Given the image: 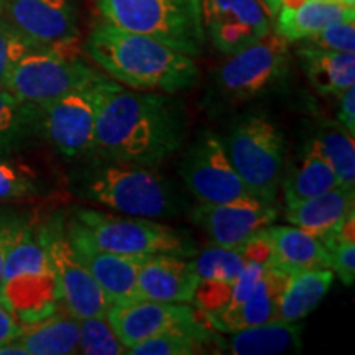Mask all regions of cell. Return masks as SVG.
<instances>
[{
  "label": "cell",
  "instance_id": "cell-1",
  "mask_svg": "<svg viewBox=\"0 0 355 355\" xmlns=\"http://www.w3.org/2000/svg\"><path fill=\"white\" fill-rule=\"evenodd\" d=\"M173 94L128 91L114 83L102 96L92 153L109 162L155 166L181 150L186 140L183 105Z\"/></svg>",
  "mask_w": 355,
  "mask_h": 355
},
{
  "label": "cell",
  "instance_id": "cell-2",
  "mask_svg": "<svg viewBox=\"0 0 355 355\" xmlns=\"http://www.w3.org/2000/svg\"><path fill=\"white\" fill-rule=\"evenodd\" d=\"M86 53L115 83L135 91L178 94L193 89L201 78L194 58L105 20L92 26Z\"/></svg>",
  "mask_w": 355,
  "mask_h": 355
},
{
  "label": "cell",
  "instance_id": "cell-3",
  "mask_svg": "<svg viewBox=\"0 0 355 355\" xmlns=\"http://www.w3.org/2000/svg\"><path fill=\"white\" fill-rule=\"evenodd\" d=\"M81 194L115 212L146 219H171L186 209V199L152 166L101 159L81 176Z\"/></svg>",
  "mask_w": 355,
  "mask_h": 355
},
{
  "label": "cell",
  "instance_id": "cell-4",
  "mask_svg": "<svg viewBox=\"0 0 355 355\" xmlns=\"http://www.w3.org/2000/svg\"><path fill=\"white\" fill-rule=\"evenodd\" d=\"M102 20L146 35L191 58L206 44L201 0H96Z\"/></svg>",
  "mask_w": 355,
  "mask_h": 355
},
{
  "label": "cell",
  "instance_id": "cell-5",
  "mask_svg": "<svg viewBox=\"0 0 355 355\" xmlns=\"http://www.w3.org/2000/svg\"><path fill=\"white\" fill-rule=\"evenodd\" d=\"M224 148L250 196L275 202L285 168V139L279 128L260 115L243 119L229 132Z\"/></svg>",
  "mask_w": 355,
  "mask_h": 355
},
{
  "label": "cell",
  "instance_id": "cell-6",
  "mask_svg": "<svg viewBox=\"0 0 355 355\" xmlns=\"http://www.w3.org/2000/svg\"><path fill=\"white\" fill-rule=\"evenodd\" d=\"M74 219L104 250L125 257H194L196 248L180 230L146 217H122L96 209H78Z\"/></svg>",
  "mask_w": 355,
  "mask_h": 355
},
{
  "label": "cell",
  "instance_id": "cell-7",
  "mask_svg": "<svg viewBox=\"0 0 355 355\" xmlns=\"http://www.w3.org/2000/svg\"><path fill=\"white\" fill-rule=\"evenodd\" d=\"M105 76L78 56L76 48H35L13 68L6 89L17 99L42 105Z\"/></svg>",
  "mask_w": 355,
  "mask_h": 355
},
{
  "label": "cell",
  "instance_id": "cell-8",
  "mask_svg": "<svg viewBox=\"0 0 355 355\" xmlns=\"http://www.w3.org/2000/svg\"><path fill=\"white\" fill-rule=\"evenodd\" d=\"M115 81L107 74L68 94L38 105V133L63 157L92 153L96 119L102 96Z\"/></svg>",
  "mask_w": 355,
  "mask_h": 355
},
{
  "label": "cell",
  "instance_id": "cell-9",
  "mask_svg": "<svg viewBox=\"0 0 355 355\" xmlns=\"http://www.w3.org/2000/svg\"><path fill=\"white\" fill-rule=\"evenodd\" d=\"M290 43L270 32L259 42L229 55L216 69V86L230 99L247 101L263 96L290 78Z\"/></svg>",
  "mask_w": 355,
  "mask_h": 355
},
{
  "label": "cell",
  "instance_id": "cell-10",
  "mask_svg": "<svg viewBox=\"0 0 355 355\" xmlns=\"http://www.w3.org/2000/svg\"><path fill=\"white\" fill-rule=\"evenodd\" d=\"M38 234L55 270L63 308L78 319L105 316L110 300L74 254L64 222L53 220L40 229Z\"/></svg>",
  "mask_w": 355,
  "mask_h": 355
},
{
  "label": "cell",
  "instance_id": "cell-11",
  "mask_svg": "<svg viewBox=\"0 0 355 355\" xmlns=\"http://www.w3.org/2000/svg\"><path fill=\"white\" fill-rule=\"evenodd\" d=\"M180 175L199 202L220 204L250 196L230 163L224 141L212 132L199 133L181 162Z\"/></svg>",
  "mask_w": 355,
  "mask_h": 355
},
{
  "label": "cell",
  "instance_id": "cell-12",
  "mask_svg": "<svg viewBox=\"0 0 355 355\" xmlns=\"http://www.w3.org/2000/svg\"><path fill=\"white\" fill-rule=\"evenodd\" d=\"M0 19L37 48H76L79 17L71 0H0Z\"/></svg>",
  "mask_w": 355,
  "mask_h": 355
},
{
  "label": "cell",
  "instance_id": "cell-13",
  "mask_svg": "<svg viewBox=\"0 0 355 355\" xmlns=\"http://www.w3.org/2000/svg\"><path fill=\"white\" fill-rule=\"evenodd\" d=\"M278 217L275 202L257 198H242L230 202H199L191 219L199 225L211 243L220 247H242Z\"/></svg>",
  "mask_w": 355,
  "mask_h": 355
},
{
  "label": "cell",
  "instance_id": "cell-14",
  "mask_svg": "<svg viewBox=\"0 0 355 355\" xmlns=\"http://www.w3.org/2000/svg\"><path fill=\"white\" fill-rule=\"evenodd\" d=\"M201 15L206 38L227 56L272 32V17L259 0H201Z\"/></svg>",
  "mask_w": 355,
  "mask_h": 355
},
{
  "label": "cell",
  "instance_id": "cell-15",
  "mask_svg": "<svg viewBox=\"0 0 355 355\" xmlns=\"http://www.w3.org/2000/svg\"><path fill=\"white\" fill-rule=\"evenodd\" d=\"M105 319L125 349L163 332L199 324L196 309L188 303H165L139 296L112 301Z\"/></svg>",
  "mask_w": 355,
  "mask_h": 355
},
{
  "label": "cell",
  "instance_id": "cell-16",
  "mask_svg": "<svg viewBox=\"0 0 355 355\" xmlns=\"http://www.w3.org/2000/svg\"><path fill=\"white\" fill-rule=\"evenodd\" d=\"M64 229L74 254L99 283L110 303L139 296L137 295V275L145 259L104 250L89 237L86 229L74 217L66 222Z\"/></svg>",
  "mask_w": 355,
  "mask_h": 355
},
{
  "label": "cell",
  "instance_id": "cell-17",
  "mask_svg": "<svg viewBox=\"0 0 355 355\" xmlns=\"http://www.w3.org/2000/svg\"><path fill=\"white\" fill-rule=\"evenodd\" d=\"M199 282L191 257H148L141 261L137 275V295L165 303H191Z\"/></svg>",
  "mask_w": 355,
  "mask_h": 355
},
{
  "label": "cell",
  "instance_id": "cell-18",
  "mask_svg": "<svg viewBox=\"0 0 355 355\" xmlns=\"http://www.w3.org/2000/svg\"><path fill=\"white\" fill-rule=\"evenodd\" d=\"M354 209L355 189L336 186L319 196L286 207L285 216L291 225L313 234L327 248L339 239L345 222L354 216Z\"/></svg>",
  "mask_w": 355,
  "mask_h": 355
},
{
  "label": "cell",
  "instance_id": "cell-19",
  "mask_svg": "<svg viewBox=\"0 0 355 355\" xmlns=\"http://www.w3.org/2000/svg\"><path fill=\"white\" fill-rule=\"evenodd\" d=\"M288 275L268 266L250 296L235 308L216 314H206L207 322L222 334L241 331L243 327L272 321L278 318V306L288 283Z\"/></svg>",
  "mask_w": 355,
  "mask_h": 355
},
{
  "label": "cell",
  "instance_id": "cell-20",
  "mask_svg": "<svg viewBox=\"0 0 355 355\" xmlns=\"http://www.w3.org/2000/svg\"><path fill=\"white\" fill-rule=\"evenodd\" d=\"M270 243V266L288 275L331 268L329 252L313 234L296 225H270L265 229Z\"/></svg>",
  "mask_w": 355,
  "mask_h": 355
},
{
  "label": "cell",
  "instance_id": "cell-21",
  "mask_svg": "<svg viewBox=\"0 0 355 355\" xmlns=\"http://www.w3.org/2000/svg\"><path fill=\"white\" fill-rule=\"evenodd\" d=\"M303 326L285 319H272L217 337L220 347L234 355H277L300 352Z\"/></svg>",
  "mask_w": 355,
  "mask_h": 355
},
{
  "label": "cell",
  "instance_id": "cell-22",
  "mask_svg": "<svg viewBox=\"0 0 355 355\" xmlns=\"http://www.w3.org/2000/svg\"><path fill=\"white\" fill-rule=\"evenodd\" d=\"M275 19V33L288 43H298L336 21L355 20V7L334 0H300L282 6Z\"/></svg>",
  "mask_w": 355,
  "mask_h": 355
},
{
  "label": "cell",
  "instance_id": "cell-23",
  "mask_svg": "<svg viewBox=\"0 0 355 355\" xmlns=\"http://www.w3.org/2000/svg\"><path fill=\"white\" fill-rule=\"evenodd\" d=\"M295 56L309 84L321 96H339L355 86V53L298 44Z\"/></svg>",
  "mask_w": 355,
  "mask_h": 355
},
{
  "label": "cell",
  "instance_id": "cell-24",
  "mask_svg": "<svg viewBox=\"0 0 355 355\" xmlns=\"http://www.w3.org/2000/svg\"><path fill=\"white\" fill-rule=\"evenodd\" d=\"M17 343L28 355H66L76 354L79 345V319L66 309L42 321L25 324Z\"/></svg>",
  "mask_w": 355,
  "mask_h": 355
},
{
  "label": "cell",
  "instance_id": "cell-25",
  "mask_svg": "<svg viewBox=\"0 0 355 355\" xmlns=\"http://www.w3.org/2000/svg\"><path fill=\"white\" fill-rule=\"evenodd\" d=\"M336 186H339L336 173L313 140L309 141L300 162L293 165L282 180L286 207L319 196Z\"/></svg>",
  "mask_w": 355,
  "mask_h": 355
},
{
  "label": "cell",
  "instance_id": "cell-26",
  "mask_svg": "<svg viewBox=\"0 0 355 355\" xmlns=\"http://www.w3.org/2000/svg\"><path fill=\"white\" fill-rule=\"evenodd\" d=\"M334 283L331 268L308 270L291 275L278 306V318L290 322H300L318 308Z\"/></svg>",
  "mask_w": 355,
  "mask_h": 355
},
{
  "label": "cell",
  "instance_id": "cell-27",
  "mask_svg": "<svg viewBox=\"0 0 355 355\" xmlns=\"http://www.w3.org/2000/svg\"><path fill=\"white\" fill-rule=\"evenodd\" d=\"M38 133V105L0 89V155L24 146Z\"/></svg>",
  "mask_w": 355,
  "mask_h": 355
},
{
  "label": "cell",
  "instance_id": "cell-28",
  "mask_svg": "<svg viewBox=\"0 0 355 355\" xmlns=\"http://www.w3.org/2000/svg\"><path fill=\"white\" fill-rule=\"evenodd\" d=\"M334 170L339 186L355 189V140L339 122L324 121L313 139Z\"/></svg>",
  "mask_w": 355,
  "mask_h": 355
},
{
  "label": "cell",
  "instance_id": "cell-29",
  "mask_svg": "<svg viewBox=\"0 0 355 355\" xmlns=\"http://www.w3.org/2000/svg\"><path fill=\"white\" fill-rule=\"evenodd\" d=\"M214 339L201 322L191 327H180L150 339H145L127 349L132 355H193L202 352V347Z\"/></svg>",
  "mask_w": 355,
  "mask_h": 355
},
{
  "label": "cell",
  "instance_id": "cell-30",
  "mask_svg": "<svg viewBox=\"0 0 355 355\" xmlns=\"http://www.w3.org/2000/svg\"><path fill=\"white\" fill-rule=\"evenodd\" d=\"M247 255L242 247H220L212 243L193 259L194 270L201 282H234L247 265Z\"/></svg>",
  "mask_w": 355,
  "mask_h": 355
},
{
  "label": "cell",
  "instance_id": "cell-31",
  "mask_svg": "<svg viewBox=\"0 0 355 355\" xmlns=\"http://www.w3.org/2000/svg\"><path fill=\"white\" fill-rule=\"evenodd\" d=\"M78 352L86 355H122L127 354L123 345L105 316L79 319Z\"/></svg>",
  "mask_w": 355,
  "mask_h": 355
},
{
  "label": "cell",
  "instance_id": "cell-32",
  "mask_svg": "<svg viewBox=\"0 0 355 355\" xmlns=\"http://www.w3.org/2000/svg\"><path fill=\"white\" fill-rule=\"evenodd\" d=\"M38 194L37 178L28 168L0 155V202L17 201Z\"/></svg>",
  "mask_w": 355,
  "mask_h": 355
},
{
  "label": "cell",
  "instance_id": "cell-33",
  "mask_svg": "<svg viewBox=\"0 0 355 355\" xmlns=\"http://www.w3.org/2000/svg\"><path fill=\"white\" fill-rule=\"evenodd\" d=\"M35 48L37 46L30 40L0 19V89H6L13 68Z\"/></svg>",
  "mask_w": 355,
  "mask_h": 355
},
{
  "label": "cell",
  "instance_id": "cell-34",
  "mask_svg": "<svg viewBox=\"0 0 355 355\" xmlns=\"http://www.w3.org/2000/svg\"><path fill=\"white\" fill-rule=\"evenodd\" d=\"M298 44L332 51L355 53V20L336 21V24L327 25L321 32L301 40Z\"/></svg>",
  "mask_w": 355,
  "mask_h": 355
},
{
  "label": "cell",
  "instance_id": "cell-35",
  "mask_svg": "<svg viewBox=\"0 0 355 355\" xmlns=\"http://www.w3.org/2000/svg\"><path fill=\"white\" fill-rule=\"evenodd\" d=\"M331 259V270L345 286L355 282V242L354 239L339 237L327 247Z\"/></svg>",
  "mask_w": 355,
  "mask_h": 355
},
{
  "label": "cell",
  "instance_id": "cell-36",
  "mask_svg": "<svg viewBox=\"0 0 355 355\" xmlns=\"http://www.w3.org/2000/svg\"><path fill=\"white\" fill-rule=\"evenodd\" d=\"M21 329L24 324L13 316L8 306L0 300V345L15 340L21 334Z\"/></svg>",
  "mask_w": 355,
  "mask_h": 355
},
{
  "label": "cell",
  "instance_id": "cell-37",
  "mask_svg": "<svg viewBox=\"0 0 355 355\" xmlns=\"http://www.w3.org/2000/svg\"><path fill=\"white\" fill-rule=\"evenodd\" d=\"M339 123L355 135V86H350L339 96Z\"/></svg>",
  "mask_w": 355,
  "mask_h": 355
},
{
  "label": "cell",
  "instance_id": "cell-38",
  "mask_svg": "<svg viewBox=\"0 0 355 355\" xmlns=\"http://www.w3.org/2000/svg\"><path fill=\"white\" fill-rule=\"evenodd\" d=\"M17 219H8V217H0V296H2V273H3V261L10 245L13 232L17 227Z\"/></svg>",
  "mask_w": 355,
  "mask_h": 355
},
{
  "label": "cell",
  "instance_id": "cell-39",
  "mask_svg": "<svg viewBox=\"0 0 355 355\" xmlns=\"http://www.w3.org/2000/svg\"><path fill=\"white\" fill-rule=\"evenodd\" d=\"M0 355H28V352L17 340H12V343L0 345Z\"/></svg>",
  "mask_w": 355,
  "mask_h": 355
},
{
  "label": "cell",
  "instance_id": "cell-40",
  "mask_svg": "<svg viewBox=\"0 0 355 355\" xmlns=\"http://www.w3.org/2000/svg\"><path fill=\"white\" fill-rule=\"evenodd\" d=\"M259 2L265 7V10L268 12V15L273 19V17L278 13L279 8H282L285 0H259Z\"/></svg>",
  "mask_w": 355,
  "mask_h": 355
},
{
  "label": "cell",
  "instance_id": "cell-41",
  "mask_svg": "<svg viewBox=\"0 0 355 355\" xmlns=\"http://www.w3.org/2000/svg\"><path fill=\"white\" fill-rule=\"evenodd\" d=\"M334 2H339V3H343V6H347V7H355V0H334Z\"/></svg>",
  "mask_w": 355,
  "mask_h": 355
}]
</instances>
